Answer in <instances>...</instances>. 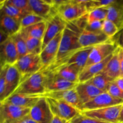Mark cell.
Here are the masks:
<instances>
[{
  "label": "cell",
  "instance_id": "f1b7e54d",
  "mask_svg": "<svg viewBox=\"0 0 123 123\" xmlns=\"http://www.w3.org/2000/svg\"><path fill=\"white\" fill-rule=\"evenodd\" d=\"M114 80H112L103 73H100L86 82L94 85L103 92H106L109 88V85Z\"/></svg>",
  "mask_w": 123,
  "mask_h": 123
},
{
  "label": "cell",
  "instance_id": "e575fe53",
  "mask_svg": "<svg viewBox=\"0 0 123 123\" xmlns=\"http://www.w3.org/2000/svg\"><path fill=\"white\" fill-rule=\"evenodd\" d=\"M115 1V0H88L86 7L89 12L96 8L108 7Z\"/></svg>",
  "mask_w": 123,
  "mask_h": 123
},
{
  "label": "cell",
  "instance_id": "2e32d148",
  "mask_svg": "<svg viewBox=\"0 0 123 123\" xmlns=\"http://www.w3.org/2000/svg\"><path fill=\"white\" fill-rule=\"evenodd\" d=\"M111 39L103 32H92L84 29L79 36V43L82 48L94 47Z\"/></svg>",
  "mask_w": 123,
  "mask_h": 123
},
{
  "label": "cell",
  "instance_id": "44dd1931",
  "mask_svg": "<svg viewBox=\"0 0 123 123\" xmlns=\"http://www.w3.org/2000/svg\"><path fill=\"white\" fill-rule=\"evenodd\" d=\"M102 73L113 80H115V79L121 77V65L119 46H118L116 50L113 53L112 58Z\"/></svg>",
  "mask_w": 123,
  "mask_h": 123
},
{
  "label": "cell",
  "instance_id": "52a82bcc",
  "mask_svg": "<svg viewBox=\"0 0 123 123\" xmlns=\"http://www.w3.org/2000/svg\"><path fill=\"white\" fill-rule=\"evenodd\" d=\"M122 105L95 110L81 111L84 115L99 121L109 123H118Z\"/></svg>",
  "mask_w": 123,
  "mask_h": 123
},
{
  "label": "cell",
  "instance_id": "d590c367",
  "mask_svg": "<svg viewBox=\"0 0 123 123\" xmlns=\"http://www.w3.org/2000/svg\"><path fill=\"white\" fill-rule=\"evenodd\" d=\"M6 2L16 7L26 14L32 13L29 0H6Z\"/></svg>",
  "mask_w": 123,
  "mask_h": 123
},
{
  "label": "cell",
  "instance_id": "4316f807",
  "mask_svg": "<svg viewBox=\"0 0 123 123\" xmlns=\"http://www.w3.org/2000/svg\"><path fill=\"white\" fill-rule=\"evenodd\" d=\"M0 10H1V14L8 16L20 22H21L22 18L25 15L28 14L12 5L7 3L6 0L1 1L0 2Z\"/></svg>",
  "mask_w": 123,
  "mask_h": 123
},
{
  "label": "cell",
  "instance_id": "ba28073f",
  "mask_svg": "<svg viewBox=\"0 0 123 123\" xmlns=\"http://www.w3.org/2000/svg\"><path fill=\"white\" fill-rule=\"evenodd\" d=\"M29 116L37 123H50L54 114L50 109L46 97H41L33 107L30 109Z\"/></svg>",
  "mask_w": 123,
  "mask_h": 123
},
{
  "label": "cell",
  "instance_id": "f6af8a7d",
  "mask_svg": "<svg viewBox=\"0 0 123 123\" xmlns=\"http://www.w3.org/2000/svg\"><path fill=\"white\" fill-rule=\"evenodd\" d=\"M1 31V30H0ZM0 37H1V42H0V44L3 42H4L5 41L7 40L8 38H9V36H7L5 32H4L3 31H0Z\"/></svg>",
  "mask_w": 123,
  "mask_h": 123
},
{
  "label": "cell",
  "instance_id": "5b68a950",
  "mask_svg": "<svg viewBox=\"0 0 123 123\" xmlns=\"http://www.w3.org/2000/svg\"><path fill=\"white\" fill-rule=\"evenodd\" d=\"M118 46L117 42L112 38L107 42L94 46L85 68L103 61L115 52Z\"/></svg>",
  "mask_w": 123,
  "mask_h": 123
},
{
  "label": "cell",
  "instance_id": "8d00e7d4",
  "mask_svg": "<svg viewBox=\"0 0 123 123\" xmlns=\"http://www.w3.org/2000/svg\"><path fill=\"white\" fill-rule=\"evenodd\" d=\"M9 65H5L1 67L0 70V103L4 100L5 89L6 84V75H7V70L9 67Z\"/></svg>",
  "mask_w": 123,
  "mask_h": 123
},
{
  "label": "cell",
  "instance_id": "3957f363",
  "mask_svg": "<svg viewBox=\"0 0 123 123\" xmlns=\"http://www.w3.org/2000/svg\"><path fill=\"white\" fill-rule=\"evenodd\" d=\"M88 0H63L56 8L57 13L67 23L75 21L88 14Z\"/></svg>",
  "mask_w": 123,
  "mask_h": 123
},
{
  "label": "cell",
  "instance_id": "836d02e7",
  "mask_svg": "<svg viewBox=\"0 0 123 123\" xmlns=\"http://www.w3.org/2000/svg\"><path fill=\"white\" fill-rule=\"evenodd\" d=\"M119 31H120L118 28L112 22L107 19L103 21L102 32L109 38H113Z\"/></svg>",
  "mask_w": 123,
  "mask_h": 123
},
{
  "label": "cell",
  "instance_id": "9a60e30c",
  "mask_svg": "<svg viewBox=\"0 0 123 123\" xmlns=\"http://www.w3.org/2000/svg\"><path fill=\"white\" fill-rule=\"evenodd\" d=\"M32 13L42 17L46 21L49 18L57 13L53 6L52 0H29Z\"/></svg>",
  "mask_w": 123,
  "mask_h": 123
},
{
  "label": "cell",
  "instance_id": "74e56055",
  "mask_svg": "<svg viewBox=\"0 0 123 123\" xmlns=\"http://www.w3.org/2000/svg\"><path fill=\"white\" fill-rule=\"evenodd\" d=\"M70 123H109L99 121L96 119L88 117L84 115L82 112L78 114L70 121Z\"/></svg>",
  "mask_w": 123,
  "mask_h": 123
},
{
  "label": "cell",
  "instance_id": "d4e9b609",
  "mask_svg": "<svg viewBox=\"0 0 123 123\" xmlns=\"http://www.w3.org/2000/svg\"><path fill=\"white\" fill-rule=\"evenodd\" d=\"M1 31H3L9 37H12L21 30L20 22L8 16L1 14Z\"/></svg>",
  "mask_w": 123,
  "mask_h": 123
},
{
  "label": "cell",
  "instance_id": "6da1fadb",
  "mask_svg": "<svg viewBox=\"0 0 123 123\" xmlns=\"http://www.w3.org/2000/svg\"><path fill=\"white\" fill-rule=\"evenodd\" d=\"M87 23V14L75 21L67 23L62 32L56 60L50 67L44 71L54 72L65 65L73 54L82 49L79 43V36L83 30L85 28Z\"/></svg>",
  "mask_w": 123,
  "mask_h": 123
},
{
  "label": "cell",
  "instance_id": "4dcf8cb0",
  "mask_svg": "<svg viewBox=\"0 0 123 123\" xmlns=\"http://www.w3.org/2000/svg\"><path fill=\"white\" fill-rule=\"evenodd\" d=\"M12 38L14 40V44L16 48L18 60H19L28 54L26 42L20 31L12 36Z\"/></svg>",
  "mask_w": 123,
  "mask_h": 123
},
{
  "label": "cell",
  "instance_id": "bcb514c9",
  "mask_svg": "<svg viewBox=\"0 0 123 123\" xmlns=\"http://www.w3.org/2000/svg\"><path fill=\"white\" fill-rule=\"evenodd\" d=\"M117 43L119 46H120L123 49V30L121 31V33H120V36H119V38L117 41Z\"/></svg>",
  "mask_w": 123,
  "mask_h": 123
},
{
  "label": "cell",
  "instance_id": "7a4b0ae2",
  "mask_svg": "<svg viewBox=\"0 0 123 123\" xmlns=\"http://www.w3.org/2000/svg\"><path fill=\"white\" fill-rule=\"evenodd\" d=\"M46 79V71L42 70L37 72L23 79L13 94L44 96L46 93L45 87Z\"/></svg>",
  "mask_w": 123,
  "mask_h": 123
},
{
  "label": "cell",
  "instance_id": "ffe728a7",
  "mask_svg": "<svg viewBox=\"0 0 123 123\" xmlns=\"http://www.w3.org/2000/svg\"><path fill=\"white\" fill-rule=\"evenodd\" d=\"M42 97L43 96H31L22 94H13L2 102L10 103L21 108L31 109L37 103Z\"/></svg>",
  "mask_w": 123,
  "mask_h": 123
},
{
  "label": "cell",
  "instance_id": "d6a6232c",
  "mask_svg": "<svg viewBox=\"0 0 123 123\" xmlns=\"http://www.w3.org/2000/svg\"><path fill=\"white\" fill-rule=\"evenodd\" d=\"M43 21H45V20L42 17L32 13H29L25 15L21 20L20 22L21 29L25 28Z\"/></svg>",
  "mask_w": 123,
  "mask_h": 123
},
{
  "label": "cell",
  "instance_id": "83f0119b",
  "mask_svg": "<svg viewBox=\"0 0 123 123\" xmlns=\"http://www.w3.org/2000/svg\"><path fill=\"white\" fill-rule=\"evenodd\" d=\"M46 26V21H43L32 26L20 30V32L26 36L43 40Z\"/></svg>",
  "mask_w": 123,
  "mask_h": 123
},
{
  "label": "cell",
  "instance_id": "5bb4252c",
  "mask_svg": "<svg viewBox=\"0 0 123 123\" xmlns=\"http://www.w3.org/2000/svg\"><path fill=\"white\" fill-rule=\"evenodd\" d=\"M46 72L47 73V79L45 84L46 93L75 88L78 85V84L68 81L61 78L55 73L48 71Z\"/></svg>",
  "mask_w": 123,
  "mask_h": 123
},
{
  "label": "cell",
  "instance_id": "603a6c76",
  "mask_svg": "<svg viewBox=\"0 0 123 123\" xmlns=\"http://www.w3.org/2000/svg\"><path fill=\"white\" fill-rule=\"evenodd\" d=\"M107 20L112 22L120 30H123V1L115 0L112 4L108 7Z\"/></svg>",
  "mask_w": 123,
  "mask_h": 123
},
{
  "label": "cell",
  "instance_id": "8fae6325",
  "mask_svg": "<svg viewBox=\"0 0 123 123\" xmlns=\"http://www.w3.org/2000/svg\"><path fill=\"white\" fill-rule=\"evenodd\" d=\"M62 36V32L57 35L42 49L40 56L43 64V70L48 69L55 62L58 53Z\"/></svg>",
  "mask_w": 123,
  "mask_h": 123
},
{
  "label": "cell",
  "instance_id": "b9f144b4",
  "mask_svg": "<svg viewBox=\"0 0 123 123\" xmlns=\"http://www.w3.org/2000/svg\"><path fill=\"white\" fill-rule=\"evenodd\" d=\"M50 123H70V121H68V120L61 118L58 117L54 116V118L52 120Z\"/></svg>",
  "mask_w": 123,
  "mask_h": 123
},
{
  "label": "cell",
  "instance_id": "e0dca14e",
  "mask_svg": "<svg viewBox=\"0 0 123 123\" xmlns=\"http://www.w3.org/2000/svg\"><path fill=\"white\" fill-rule=\"evenodd\" d=\"M44 97L63 100L76 107L81 111L82 105L79 100L76 88L47 92L44 95Z\"/></svg>",
  "mask_w": 123,
  "mask_h": 123
},
{
  "label": "cell",
  "instance_id": "ac0fdd59",
  "mask_svg": "<svg viewBox=\"0 0 123 123\" xmlns=\"http://www.w3.org/2000/svg\"><path fill=\"white\" fill-rule=\"evenodd\" d=\"M21 80V74L16 67L14 65L10 66L7 70L6 75V89L3 101L14 93V91L19 86Z\"/></svg>",
  "mask_w": 123,
  "mask_h": 123
},
{
  "label": "cell",
  "instance_id": "9c48e42d",
  "mask_svg": "<svg viewBox=\"0 0 123 123\" xmlns=\"http://www.w3.org/2000/svg\"><path fill=\"white\" fill-rule=\"evenodd\" d=\"M30 109L6 102L0 103V123H10L29 115Z\"/></svg>",
  "mask_w": 123,
  "mask_h": 123
},
{
  "label": "cell",
  "instance_id": "cb8c5ba5",
  "mask_svg": "<svg viewBox=\"0 0 123 123\" xmlns=\"http://www.w3.org/2000/svg\"><path fill=\"white\" fill-rule=\"evenodd\" d=\"M81 71L80 68L77 65L72 64L64 65L54 72H49L55 73L61 78L68 81L78 84L79 74Z\"/></svg>",
  "mask_w": 123,
  "mask_h": 123
},
{
  "label": "cell",
  "instance_id": "4fadbf2b",
  "mask_svg": "<svg viewBox=\"0 0 123 123\" xmlns=\"http://www.w3.org/2000/svg\"><path fill=\"white\" fill-rule=\"evenodd\" d=\"M0 62L1 67L5 65L13 66L18 60V52L12 37L1 43Z\"/></svg>",
  "mask_w": 123,
  "mask_h": 123
},
{
  "label": "cell",
  "instance_id": "7bdbcfd3",
  "mask_svg": "<svg viewBox=\"0 0 123 123\" xmlns=\"http://www.w3.org/2000/svg\"><path fill=\"white\" fill-rule=\"evenodd\" d=\"M120 65H121V77H123V49L120 46Z\"/></svg>",
  "mask_w": 123,
  "mask_h": 123
},
{
  "label": "cell",
  "instance_id": "7402d4cb",
  "mask_svg": "<svg viewBox=\"0 0 123 123\" xmlns=\"http://www.w3.org/2000/svg\"><path fill=\"white\" fill-rule=\"evenodd\" d=\"M112 54L108 56V58H106L105 60H103L102 62L91 65V66L84 68L79 74V83L88 82L90 79H92L93 77H94L95 76L102 73L105 68L107 64L108 63L109 60L112 58Z\"/></svg>",
  "mask_w": 123,
  "mask_h": 123
},
{
  "label": "cell",
  "instance_id": "60d3db41",
  "mask_svg": "<svg viewBox=\"0 0 123 123\" xmlns=\"http://www.w3.org/2000/svg\"><path fill=\"white\" fill-rule=\"evenodd\" d=\"M10 123H37L36 121H34L31 118L30 116L27 115V116L25 117L24 118H22L19 119L18 120H16V121H13Z\"/></svg>",
  "mask_w": 123,
  "mask_h": 123
},
{
  "label": "cell",
  "instance_id": "f546056e",
  "mask_svg": "<svg viewBox=\"0 0 123 123\" xmlns=\"http://www.w3.org/2000/svg\"><path fill=\"white\" fill-rule=\"evenodd\" d=\"M20 33L22 34L25 42H26L28 54L40 55L42 49H43V40L26 36V35L22 33L21 32Z\"/></svg>",
  "mask_w": 123,
  "mask_h": 123
},
{
  "label": "cell",
  "instance_id": "1f68e13d",
  "mask_svg": "<svg viewBox=\"0 0 123 123\" xmlns=\"http://www.w3.org/2000/svg\"><path fill=\"white\" fill-rule=\"evenodd\" d=\"M108 7L98 8L91 10L88 13V23L94 21H104L108 16Z\"/></svg>",
  "mask_w": 123,
  "mask_h": 123
},
{
  "label": "cell",
  "instance_id": "d6986e66",
  "mask_svg": "<svg viewBox=\"0 0 123 123\" xmlns=\"http://www.w3.org/2000/svg\"><path fill=\"white\" fill-rule=\"evenodd\" d=\"M75 88L82 106L103 92L102 90L88 82L78 83Z\"/></svg>",
  "mask_w": 123,
  "mask_h": 123
},
{
  "label": "cell",
  "instance_id": "f35d334b",
  "mask_svg": "<svg viewBox=\"0 0 123 123\" xmlns=\"http://www.w3.org/2000/svg\"><path fill=\"white\" fill-rule=\"evenodd\" d=\"M107 92H109L113 97L123 100V91L119 88L114 81H113L109 85Z\"/></svg>",
  "mask_w": 123,
  "mask_h": 123
},
{
  "label": "cell",
  "instance_id": "277c9868",
  "mask_svg": "<svg viewBox=\"0 0 123 123\" xmlns=\"http://www.w3.org/2000/svg\"><path fill=\"white\" fill-rule=\"evenodd\" d=\"M14 66L21 74L22 80L43 70V68L40 55L32 54H28L19 59Z\"/></svg>",
  "mask_w": 123,
  "mask_h": 123
},
{
  "label": "cell",
  "instance_id": "ab89813d",
  "mask_svg": "<svg viewBox=\"0 0 123 123\" xmlns=\"http://www.w3.org/2000/svg\"><path fill=\"white\" fill-rule=\"evenodd\" d=\"M103 21H94L92 22L87 23L85 29L92 32H102Z\"/></svg>",
  "mask_w": 123,
  "mask_h": 123
},
{
  "label": "cell",
  "instance_id": "8992f818",
  "mask_svg": "<svg viewBox=\"0 0 123 123\" xmlns=\"http://www.w3.org/2000/svg\"><path fill=\"white\" fill-rule=\"evenodd\" d=\"M46 98L54 116L71 121L81 112L79 109L64 101L50 97Z\"/></svg>",
  "mask_w": 123,
  "mask_h": 123
},
{
  "label": "cell",
  "instance_id": "7c38bea8",
  "mask_svg": "<svg viewBox=\"0 0 123 123\" xmlns=\"http://www.w3.org/2000/svg\"><path fill=\"white\" fill-rule=\"evenodd\" d=\"M121 104H123V100L113 97L106 91L102 92L92 100L84 105L81 108V111L102 109Z\"/></svg>",
  "mask_w": 123,
  "mask_h": 123
},
{
  "label": "cell",
  "instance_id": "30bf717a",
  "mask_svg": "<svg viewBox=\"0 0 123 123\" xmlns=\"http://www.w3.org/2000/svg\"><path fill=\"white\" fill-rule=\"evenodd\" d=\"M67 24V23L58 13L53 15L46 20V26L43 38V49L57 35L63 32Z\"/></svg>",
  "mask_w": 123,
  "mask_h": 123
},
{
  "label": "cell",
  "instance_id": "7dc6e473",
  "mask_svg": "<svg viewBox=\"0 0 123 123\" xmlns=\"http://www.w3.org/2000/svg\"><path fill=\"white\" fill-rule=\"evenodd\" d=\"M118 123H123V104L122 105L121 111H120V116H119Z\"/></svg>",
  "mask_w": 123,
  "mask_h": 123
},
{
  "label": "cell",
  "instance_id": "484cf974",
  "mask_svg": "<svg viewBox=\"0 0 123 123\" xmlns=\"http://www.w3.org/2000/svg\"><path fill=\"white\" fill-rule=\"evenodd\" d=\"M92 48L93 47L82 48V49L79 50L76 53L73 54L68 59V60L65 64V65L74 64L77 65L80 68V70H82L86 66V64L88 60L89 56H90V53L92 50Z\"/></svg>",
  "mask_w": 123,
  "mask_h": 123
},
{
  "label": "cell",
  "instance_id": "ee69618b",
  "mask_svg": "<svg viewBox=\"0 0 123 123\" xmlns=\"http://www.w3.org/2000/svg\"><path fill=\"white\" fill-rule=\"evenodd\" d=\"M114 82L116 83L119 88L123 91V77H120L118 79H115Z\"/></svg>",
  "mask_w": 123,
  "mask_h": 123
}]
</instances>
